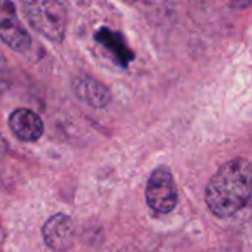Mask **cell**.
<instances>
[{"instance_id":"9","label":"cell","mask_w":252,"mask_h":252,"mask_svg":"<svg viewBox=\"0 0 252 252\" xmlns=\"http://www.w3.org/2000/svg\"><path fill=\"white\" fill-rule=\"evenodd\" d=\"M7 154V142L3 137V134L0 133V158H3Z\"/></svg>"},{"instance_id":"4","label":"cell","mask_w":252,"mask_h":252,"mask_svg":"<svg viewBox=\"0 0 252 252\" xmlns=\"http://www.w3.org/2000/svg\"><path fill=\"white\" fill-rule=\"evenodd\" d=\"M0 38L16 52H25L31 46L30 32L22 25L12 0H0Z\"/></svg>"},{"instance_id":"7","label":"cell","mask_w":252,"mask_h":252,"mask_svg":"<svg viewBox=\"0 0 252 252\" xmlns=\"http://www.w3.org/2000/svg\"><path fill=\"white\" fill-rule=\"evenodd\" d=\"M72 92L81 102L92 108H105L111 102L109 89L90 75H77L72 80Z\"/></svg>"},{"instance_id":"1","label":"cell","mask_w":252,"mask_h":252,"mask_svg":"<svg viewBox=\"0 0 252 252\" xmlns=\"http://www.w3.org/2000/svg\"><path fill=\"white\" fill-rule=\"evenodd\" d=\"M251 198L252 164L244 158L223 164L205 189L207 205L220 219H229L238 214Z\"/></svg>"},{"instance_id":"6","label":"cell","mask_w":252,"mask_h":252,"mask_svg":"<svg viewBox=\"0 0 252 252\" xmlns=\"http://www.w3.org/2000/svg\"><path fill=\"white\" fill-rule=\"evenodd\" d=\"M9 127L12 133L16 136V139L31 143L37 142L44 131V124L38 114H35L31 109L19 108L15 109L9 117Z\"/></svg>"},{"instance_id":"8","label":"cell","mask_w":252,"mask_h":252,"mask_svg":"<svg viewBox=\"0 0 252 252\" xmlns=\"http://www.w3.org/2000/svg\"><path fill=\"white\" fill-rule=\"evenodd\" d=\"M96 40L112 53V56L115 58V61L123 65L127 66L128 62H131L133 59V53L128 49V46L126 44L124 37L120 32H115L109 28H100L96 32Z\"/></svg>"},{"instance_id":"5","label":"cell","mask_w":252,"mask_h":252,"mask_svg":"<svg viewBox=\"0 0 252 252\" xmlns=\"http://www.w3.org/2000/svg\"><path fill=\"white\" fill-rule=\"evenodd\" d=\"M41 233L44 244L52 251L65 252L74 241V223L65 214H55L44 223Z\"/></svg>"},{"instance_id":"2","label":"cell","mask_w":252,"mask_h":252,"mask_svg":"<svg viewBox=\"0 0 252 252\" xmlns=\"http://www.w3.org/2000/svg\"><path fill=\"white\" fill-rule=\"evenodd\" d=\"M30 25L43 37L58 43L66 32V10L59 0H21Z\"/></svg>"},{"instance_id":"10","label":"cell","mask_w":252,"mask_h":252,"mask_svg":"<svg viewBox=\"0 0 252 252\" xmlns=\"http://www.w3.org/2000/svg\"><path fill=\"white\" fill-rule=\"evenodd\" d=\"M123 1H127V3H136L137 0H123Z\"/></svg>"},{"instance_id":"3","label":"cell","mask_w":252,"mask_h":252,"mask_svg":"<svg viewBox=\"0 0 252 252\" xmlns=\"http://www.w3.org/2000/svg\"><path fill=\"white\" fill-rule=\"evenodd\" d=\"M146 201L159 214H168L177 205L176 182L167 167H158L151 174L146 185Z\"/></svg>"}]
</instances>
